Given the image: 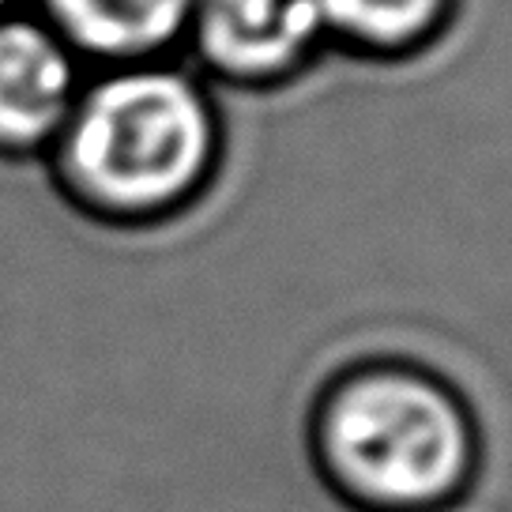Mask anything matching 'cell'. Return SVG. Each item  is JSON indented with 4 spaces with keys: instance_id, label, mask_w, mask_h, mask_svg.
<instances>
[{
    "instance_id": "1",
    "label": "cell",
    "mask_w": 512,
    "mask_h": 512,
    "mask_svg": "<svg viewBox=\"0 0 512 512\" xmlns=\"http://www.w3.org/2000/svg\"><path fill=\"white\" fill-rule=\"evenodd\" d=\"M215 147V113L196 80L162 61L121 64L87 76L42 170L76 219L147 230L189 208Z\"/></svg>"
},
{
    "instance_id": "2",
    "label": "cell",
    "mask_w": 512,
    "mask_h": 512,
    "mask_svg": "<svg viewBox=\"0 0 512 512\" xmlns=\"http://www.w3.org/2000/svg\"><path fill=\"white\" fill-rule=\"evenodd\" d=\"M332 452L369 494L426 501L441 494L464 464V426L437 388L377 377L336 400Z\"/></svg>"
},
{
    "instance_id": "3",
    "label": "cell",
    "mask_w": 512,
    "mask_h": 512,
    "mask_svg": "<svg viewBox=\"0 0 512 512\" xmlns=\"http://www.w3.org/2000/svg\"><path fill=\"white\" fill-rule=\"evenodd\" d=\"M91 68L38 16L0 19V162H46Z\"/></svg>"
},
{
    "instance_id": "4",
    "label": "cell",
    "mask_w": 512,
    "mask_h": 512,
    "mask_svg": "<svg viewBox=\"0 0 512 512\" xmlns=\"http://www.w3.org/2000/svg\"><path fill=\"white\" fill-rule=\"evenodd\" d=\"M320 23L317 0H196L189 34L211 68L264 76L294 61Z\"/></svg>"
},
{
    "instance_id": "5",
    "label": "cell",
    "mask_w": 512,
    "mask_h": 512,
    "mask_svg": "<svg viewBox=\"0 0 512 512\" xmlns=\"http://www.w3.org/2000/svg\"><path fill=\"white\" fill-rule=\"evenodd\" d=\"M34 16L61 34V42L95 68L162 61L181 34H189L196 0H34Z\"/></svg>"
},
{
    "instance_id": "6",
    "label": "cell",
    "mask_w": 512,
    "mask_h": 512,
    "mask_svg": "<svg viewBox=\"0 0 512 512\" xmlns=\"http://www.w3.org/2000/svg\"><path fill=\"white\" fill-rule=\"evenodd\" d=\"M320 19L369 42H400L430 23L445 0H317Z\"/></svg>"
},
{
    "instance_id": "7",
    "label": "cell",
    "mask_w": 512,
    "mask_h": 512,
    "mask_svg": "<svg viewBox=\"0 0 512 512\" xmlns=\"http://www.w3.org/2000/svg\"><path fill=\"white\" fill-rule=\"evenodd\" d=\"M12 12H16V0H0V19L12 16Z\"/></svg>"
}]
</instances>
